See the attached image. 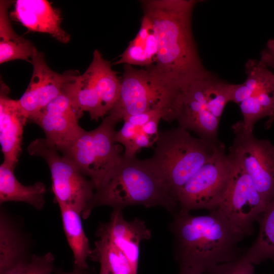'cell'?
Masks as SVG:
<instances>
[{
    "instance_id": "obj_4",
    "label": "cell",
    "mask_w": 274,
    "mask_h": 274,
    "mask_svg": "<svg viewBox=\"0 0 274 274\" xmlns=\"http://www.w3.org/2000/svg\"><path fill=\"white\" fill-rule=\"evenodd\" d=\"M152 157L147 159L169 195H178L188 181L219 151L223 143L194 137L180 126L159 132Z\"/></svg>"
},
{
    "instance_id": "obj_5",
    "label": "cell",
    "mask_w": 274,
    "mask_h": 274,
    "mask_svg": "<svg viewBox=\"0 0 274 274\" xmlns=\"http://www.w3.org/2000/svg\"><path fill=\"white\" fill-rule=\"evenodd\" d=\"M180 90L166 83L149 67L138 69L124 64L119 97L107 116L117 124L130 116L160 110L163 120L172 122Z\"/></svg>"
},
{
    "instance_id": "obj_38",
    "label": "cell",
    "mask_w": 274,
    "mask_h": 274,
    "mask_svg": "<svg viewBox=\"0 0 274 274\" xmlns=\"http://www.w3.org/2000/svg\"><path fill=\"white\" fill-rule=\"evenodd\" d=\"M99 274H112L110 270L104 264H100Z\"/></svg>"
},
{
    "instance_id": "obj_31",
    "label": "cell",
    "mask_w": 274,
    "mask_h": 274,
    "mask_svg": "<svg viewBox=\"0 0 274 274\" xmlns=\"http://www.w3.org/2000/svg\"><path fill=\"white\" fill-rule=\"evenodd\" d=\"M156 142L150 137L142 132L140 129L134 138L129 149L123 154L126 158L135 156L137 152L143 148H150Z\"/></svg>"
},
{
    "instance_id": "obj_29",
    "label": "cell",
    "mask_w": 274,
    "mask_h": 274,
    "mask_svg": "<svg viewBox=\"0 0 274 274\" xmlns=\"http://www.w3.org/2000/svg\"><path fill=\"white\" fill-rule=\"evenodd\" d=\"M124 64L148 67L152 65L145 51L144 46H139L129 43L128 47L119 56L114 64Z\"/></svg>"
},
{
    "instance_id": "obj_24",
    "label": "cell",
    "mask_w": 274,
    "mask_h": 274,
    "mask_svg": "<svg viewBox=\"0 0 274 274\" xmlns=\"http://www.w3.org/2000/svg\"><path fill=\"white\" fill-rule=\"evenodd\" d=\"M90 258L104 264L112 274H133L123 253L106 239L99 238L95 242Z\"/></svg>"
},
{
    "instance_id": "obj_12",
    "label": "cell",
    "mask_w": 274,
    "mask_h": 274,
    "mask_svg": "<svg viewBox=\"0 0 274 274\" xmlns=\"http://www.w3.org/2000/svg\"><path fill=\"white\" fill-rule=\"evenodd\" d=\"M32 74L26 90L18 102L28 119L61 94L81 74L68 70L59 74L50 68L44 55L35 47L31 56Z\"/></svg>"
},
{
    "instance_id": "obj_2",
    "label": "cell",
    "mask_w": 274,
    "mask_h": 274,
    "mask_svg": "<svg viewBox=\"0 0 274 274\" xmlns=\"http://www.w3.org/2000/svg\"><path fill=\"white\" fill-rule=\"evenodd\" d=\"M169 228L174 236L175 259L181 267L203 274L245 253L238 246L245 237L218 209L202 216L179 211Z\"/></svg>"
},
{
    "instance_id": "obj_11",
    "label": "cell",
    "mask_w": 274,
    "mask_h": 274,
    "mask_svg": "<svg viewBox=\"0 0 274 274\" xmlns=\"http://www.w3.org/2000/svg\"><path fill=\"white\" fill-rule=\"evenodd\" d=\"M72 82L61 94L28 121L39 125L45 134V139L60 152L72 145L85 131L79 124L84 112L73 97L70 90Z\"/></svg>"
},
{
    "instance_id": "obj_16",
    "label": "cell",
    "mask_w": 274,
    "mask_h": 274,
    "mask_svg": "<svg viewBox=\"0 0 274 274\" xmlns=\"http://www.w3.org/2000/svg\"><path fill=\"white\" fill-rule=\"evenodd\" d=\"M232 84L209 72L184 86L181 91L202 104L209 112L220 119L226 105L230 101Z\"/></svg>"
},
{
    "instance_id": "obj_15",
    "label": "cell",
    "mask_w": 274,
    "mask_h": 274,
    "mask_svg": "<svg viewBox=\"0 0 274 274\" xmlns=\"http://www.w3.org/2000/svg\"><path fill=\"white\" fill-rule=\"evenodd\" d=\"M11 16L29 30L46 33L63 44L71 36L62 29L61 13L45 0H17Z\"/></svg>"
},
{
    "instance_id": "obj_8",
    "label": "cell",
    "mask_w": 274,
    "mask_h": 274,
    "mask_svg": "<svg viewBox=\"0 0 274 274\" xmlns=\"http://www.w3.org/2000/svg\"><path fill=\"white\" fill-rule=\"evenodd\" d=\"M234 167L232 157L222 150L184 185L177 196L179 211L217 208L228 187Z\"/></svg>"
},
{
    "instance_id": "obj_39",
    "label": "cell",
    "mask_w": 274,
    "mask_h": 274,
    "mask_svg": "<svg viewBox=\"0 0 274 274\" xmlns=\"http://www.w3.org/2000/svg\"><path fill=\"white\" fill-rule=\"evenodd\" d=\"M84 271L75 268L74 271L64 274H84Z\"/></svg>"
},
{
    "instance_id": "obj_34",
    "label": "cell",
    "mask_w": 274,
    "mask_h": 274,
    "mask_svg": "<svg viewBox=\"0 0 274 274\" xmlns=\"http://www.w3.org/2000/svg\"><path fill=\"white\" fill-rule=\"evenodd\" d=\"M252 95V92L243 83L232 84L230 101L241 104L242 101Z\"/></svg>"
},
{
    "instance_id": "obj_26",
    "label": "cell",
    "mask_w": 274,
    "mask_h": 274,
    "mask_svg": "<svg viewBox=\"0 0 274 274\" xmlns=\"http://www.w3.org/2000/svg\"><path fill=\"white\" fill-rule=\"evenodd\" d=\"M54 261V256L50 252L32 255L2 274H52Z\"/></svg>"
},
{
    "instance_id": "obj_9",
    "label": "cell",
    "mask_w": 274,
    "mask_h": 274,
    "mask_svg": "<svg viewBox=\"0 0 274 274\" xmlns=\"http://www.w3.org/2000/svg\"><path fill=\"white\" fill-rule=\"evenodd\" d=\"M232 130L234 137L228 154L249 175L267 205L274 196V145L256 138L242 121Z\"/></svg>"
},
{
    "instance_id": "obj_7",
    "label": "cell",
    "mask_w": 274,
    "mask_h": 274,
    "mask_svg": "<svg viewBox=\"0 0 274 274\" xmlns=\"http://www.w3.org/2000/svg\"><path fill=\"white\" fill-rule=\"evenodd\" d=\"M116 123L106 116L96 128L84 132L61 152L93 183L95 189L122 159V147L115 142Z\"/></svg>"
},
{
    "instance_id": "obj_19",
    "label": "cell",
    "mask_w": 274,
    "mask_h": 274,
    "mask_svg": "<svg viewBox=\"0 0 274 274\" xmlns=\"http://www.w3.org/2000/svg\"><path fill=\"white\" fill-rule=\"evenodd\" d=\"M14 169L2 163L0 166V203L8 201L23 202L37 210L45 204L46 188L45 184L37 182L25 186L16 178Z\"/></svg>"
},
{
    "instance_id": "obj_13",
    "label": "cell",
    "mask_w": 274,
    "mask_h": 274,
    "mask_svg": "<svg viewBox=\"0 0 274 274\" xmlns=\"http://www.w3.org/2000/svg\"><path fill=\"white\" fill-rule=\"evenodd\" d=\"M122 211L113 209L109 221L99 224L96 235L121 251L128 259L133 274H137L140 244L151 238V231L142 220H126Z\"/></svg>"
},
{
    "instance_id": "obj_25",
    "label": "cell",
    "mask_w": 274,
    "mask_h": 274,
    "mask_svg": "<svg viewBox=\"0 0 274 274\" xmlns=\"http://www.w3.org/2000/svg\"><path fill=\"white\" fill-rule=\"evenodd\" d=\"M246 80L243 83L252 95L260 93H274V74L260 60L249 59L245 64Z\"/></svg>"
},
{
    "instance_id": "obj_3",
    "label": "cell",
    "mask_w": 274,
    "mask_h": 274,
    "mask_svg": "<svg viewBox=\"0 0 274 274\" xmlns=\"http://www.w3.org/2000/svg\"><path fill=\"white\" fill-rule=\"evenodd\" d=\"M135 205L161 207L173 215L179 211L146 159L123 156L96 188L93 208L105 206L122 210Z\"/></svg>"
},
{
    "instance_id": "obj_37",
    "label": "cell",
    "mask_w": 274,
    "mask_h": 274,
    "mask_svg": "<svg viewBox=\"0 0 274 274\" xmlns=\"http://www.w3.org/2000/svg\"><path fill=\"white\" fill-rule=\"evenodd\" d=\"M179 274H203V273L191 268L180 267V270H179Z\"/></svg>"
},
{
    "instance_id": "obj_33",
    "label": "cell",
    "mask_w": 274,
    "mask_h": 274,
    "mask_svg": "<svg viewBox=\"0 0 274 274\" xmlns=\"http://www.w3.org/2000/svg\"><path fill=\"white\" fill-rule=\"evenodd\" d=\"M161 114L163 118V113L160 110H152L149 112L129 116L123 121H127L136 127L140 128L155 116Z\"/></svg>"
},
{
    "instance_id": "obj_27",
    "label": "cell",
    "mask_w": 274,
    "mask_h": 274,
    "mask_svg": "<svg viewBox=\"0 0 274 274\" xmlns=\"http://www.w3.org/2000/svg\"><path fill=\"white\" fill-rule=\"evenodd\" d=\"M243 116L244 128L250 132L253 131L254 125L260 119L267 115L256 96L252 95L240 104Z\"/></svg>"
},
{
    "instance_id": "obj_18",
    "label": "cell",
    "mask_w": 274,
    "mask_h": 274,
    "mask_svg": "<svg viewBox=\"0 0 274 274\" xmlns=\"http://www.w3.org/2000/svg\"><path fill=\"white\" fill-rule=\"evenodd\" d=\"M98 95L104 112L107 115L116 104L121 88V78L109 61L96 49L92 60L84 73Z\"/></svg>"
},
{
    "instance_id": "obj_1",
    "label": "cell",
    "mask_w": 274,
    "mask_h": 274,
    "mask_svg": "<svg viewBox=\"0 0 274 274\" xmlns=\"http://www.w3.org/2000/svg\"><path fill=\"white\" fill-rule=\"evenodd\" d=\"M196 0H143L144 15L151 21L157 44L155 62L148 66L169 85L181 89L207 74L192 30Z\"/></svg>"
},
{
    "instance_id": "obj_6",
    "label": "cell",
    "mask_w": 274,
    "mask_h": 274,
    "mask_svg": "<svg viewBox=\"0 0 274 274\" xmlns=\"http://www.w3.org/2000/svg\"><path fill=\"white\" fill-rule=\"evenodd\" d=\"M29 154L40 157L50 171L52 189L58 206L76 210L82 218L90 215L95 196V187L74 163L45 139L32 141L27 148Z\"/></svg>"
},
{
    "instance_id": "obj_17",
    "label": "cell",
    "mask_w": 274,
    "mask_h": 274,
    "mask_svg": "<svg viewBox=\"0 0 274 274\" xmlns=\"http://www.w3.org/2000/svg\"><path fill=\"white\" fill-rule=\"evenodd\" d=\"M179 126L196 133L199 138L218 141L220 119L199 102L180 92L177 104L175 120Z\"/></svg>"
},
{
    "instance_id": "obj_36",
    "label": "cell",
    "mask_w": 274,
    "mask_h": 274,
    "mask_svg": "<svg viewBox=\"0 0 274 274\" xmlns=\"http://www.w3.org/2000/svg\"><path fill=\"white\" fill-rule=\"evenodd\" d=\"M266 67L274 68V40L270 39L261 52L260 60Z\"/></svg>"
},
{
    "instance_id": "obj_23",
    "label": "cell",
    "mask_w": 274,
    "mask_h": 274,
    "mask_svg": "<svg viewBox=\"0 0 274 274\" xmlns=\"http://www.w3.org/2000/svg\"><path fill=\"white\" fill-rule=\"evenodd\" d=\"M258 222L259 229L257 237L244 256L254 265L269 260L274 263V196Z\"/></svg>"
},
{
    "instance_id": "obj_30",
    "label": "cell",
    "mask_w": 274,
    "mask_h": 274,
    "mask_svg": "<svg viewBox=\"0 0 274 274\" xmlns=\"http://www.w3.org/2000/svg\"><path fill=\"white\" fill-rule=\"evenodd\" d=\"M139 129L140 128L136 127L127 121H124L122 128L115 132V142L123 145L125 148L124 152H126L129 149L132 141Z\"/></svg>"
},
{
    "instance_id": "obj_10",
    "label": "cell",
    "mask_w": 274,
    "mask_h": 274,
    "mask_svg": "<svg viewBox=\"0 0 274 274\" xmlns=\"http://www.w3.org/2000/svg\"><path fill=\"white\" fill-rule=\"evenodd\" d=\"M232 158L234 162L232 174L217 209L245 237L253 233V224L258 221L267 203L249 175Z\"/></svg>"
},
{
    "instance_id": "obj_32",
    "label": "cell",
    "mask_w": 274,
    "mask_h": 274,
    "mask_svg": "<svg viewBox=\"0 0 274 274\" xmlns=\"http://www.w3.org/2000/svg\"><path fill=\"white\" fill-rule=\"evenodd\" d=\"M153 30L152 23L146 16L143 15L140 29L134 38L129 43L139 46H144L146 40Z\"/></svg>"
},
{
    "instance_id": "obj_14",
    "label": "cell",
    "mask_w": 274,
    "mask_h": 274,
    "mask_svg": "<svg viewBox=\"0 0 274 274\" xmlns=\"http://www.w3.org/2000/svg\"><path fill=\"white\" fill-rule=\"evenodd\" d=\"M10 89L1 80L0 143L3 163L15 169L21 152L24 127L28 119L18 100L9 96Z\"/></svg>"
},
{
    "instance_id": "obj_35",
    "label": "cell",
    "mask_w": 274,
    "mask_h": 274,
    "mask_svg": "<svg viewBox=\"0 0 274 274\" xmlns=\"http://www.w3.org/2000/svg\"><path fill=\"white\" fill-rule=\"evenodd\" d=\"M160 119H162V115H157L140 128V130L142 132L150 137L156 142L158 138L159 131L158 130V126Z\"/></svg>"
},
{
    "instance_id": "obj_22",
    "label": "cell",
    "mask_w": 274,
    "mask_h": 274,
    "mask_svg": "<svg viewBox=\"0 0 274 274\" xmlns=\"http://www.w3.org/2000/svg\"><path fill=\"white\" fill-rule=\"evenodd\" d=\"M59 208L63 229L73 254L75 268L85 270L88 267L87 260L90 258L92 249L82 225L81 215L70 207L59 206Z\"/></svg>"
},
{
    "instance_id": "obj_28",
    "label": "cell",
    "mask_w": 274,
    "mask_h": 274,
    "mask_svg": "<svg viewBox=\"0 0 274 274\" xmlns=\"http://www.w3.org/2000/svg\"><path fill=\"white\" fill-rule=\"evenodd\" d=\"M244 254L236 260L218 265L203 274H254V265Z\"/></svg>"
},
{
    "instance_id": "obj_20",
    "label": "cell",
    "mask_w": 274,
    "mask_h": 274,
    "mask_svg": "<svg viewBox=\"0 0 274 274\" xmlns=\"http://www.w3.org/2000/svg\"><path fill=\"white\" fill-rule=\"evenodd\" d=\"M26 239L20 228L3 210L0 215V274L29 257Z\"/></svg>"
},
{
    "instance_id": "obj_21",
    "label": "cell",
    "mask_w": 274,
    "mask_h": 274,
    "mask_svg": "<svg viewBox=\"0 0 274 274\" xmlns=\"http://www.w3.org/2000/svg\"><path fill=\"white\" fill-rule=\"evenodd\" d=\"M12 1L0 2V63L16 60H28L35 47L28 40L17 35L13 30L8 10Z\"/></svg>"
}]
</instances>
